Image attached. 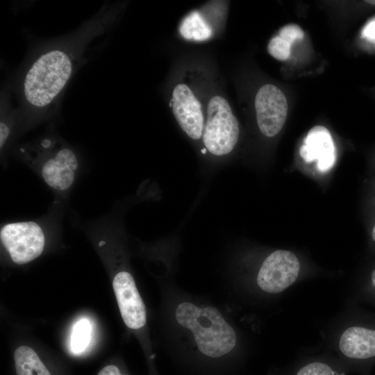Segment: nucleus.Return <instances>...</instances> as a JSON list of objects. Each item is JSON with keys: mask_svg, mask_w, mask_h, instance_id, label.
<instances>
[{"mask_svg": "<svg viewBox=\"0 0 375 375\" xmlns=\"http://www.w3.org/2000/svg\"><path fill=\"white\" fill-rule=\"evenodd\" d=\"M285 95L277 86H262L255 97V110L258 126L267 137L276 135L282 129L288 114Z\"/></svg>", "mask_w": 375, "mask_h": 375, "instance_id": "6", "label": "nucleus"}, {"mask_svg": "<svg viewBox=\"0 0 375 375\" xmlns=\"http://www.w3.org/2000/svg\"><path fill=\"white\" fill-rule=\"evenodd\" d=\"M371 239H372V241L375 243V223L374 224V225L372 226V230H371Z\"/></svg>", "mask_w": 375, "mask_h": 375, "instance_id": "19", "label": "nucleus"}, {"mask_svg": "<svg viewBox=\"0 0 375 375\" xmlns=\"http://www.w3.org/2000/svg\"><path fill=\"white\" fill-rule=\"evenodd\" d=\"M299 154L306 162L315 161L319 171L330 170L335 164L336 153L329 131L323 126H313L305 138Z\"/></svg>", "mask_w": 375, "mask_h": 375, "instance_id": "9", "label": "nucleus"}, {"mask_svg": "<svg viewBox=\"0 0 375 375\" xmlns=\"http://www.w3.org/2000/svg\"><path fill=\"white\" fill-rule=\"evenodd\" d=\"M171 105L174 116L185 134L194 140L202 138L205 122L201 106L186 84L181 83L175 85Z\"/></svg>", "mask_w": 375, "mask_h": 375, "instance_id": "7", "label": "nucleus"}, {"mask_svg": "<svg viewBox=\"0 0 375 375\" xmlns=\"http://www.w3.org/2000/svg\"><path fill=\"white\" fill-rule=\"evenodd\" d=\"M78 167V161L75 153L69 148L62 147L44 161L42 176L49 186L64 191L73 184Z\"/></svg>", "mask_w": 375, "mask_h": 375, "instance_id": "10", "label": "nucleus"}, {"mask_svg": "<svg viewBox=\"0 0 375 375\" xmlns=\"http://www.w3.org/2000/svg\"><path fill=\"white\" fill-rule=\"evenodd\" d=\"M370 290L375 292V267L372 270L369 275Z\"/></svg>", "mask_w": 375, "mask_h": 375, "instance_id": "18", "label": "nucleus"}, {"mask_svg": "<svg viewBox=\"0 0 375 375\" xmlns=\"http://www.w3.org/2000/svg\"><path fill=\"white\" fill-rule=\"evenodd\" d=\"M17 375H51L35 351L29 347H19L14 353Z\"/></svg>", "mask_w": 375, "mask_h": 375, "instance_id": "13", "label": "nucleus"}, {"mask_svg": "<svg viewBox=\"0 0 375 375\" xmlns=\"http://www.w3.org/2000/svg\"><path fill=\"white\" fill-rule=\"evenodd\" d=\"M175 315L177 322L192 332L202 353L217 358L228 353L235 346L236 333L217 308H199L183 302L177 306Z\"/></svg>", "mask_w": 375, "mask_h": 375, "instance_id": "2", "label": "nucleus"}, {"mask_svg": "<svg viewBox=\"0 0 375 375\" xmlns=\"http://www.w3.org/2000/svg\"><path fill=\"white\" fill-rule=\"evenodd\" d=\"M365 2L369 4L375 5V0H371V1L367 0V1H365Z\"/></svg>", "mask_w": 375, "mask_h": 375, "instance_id": "20", "label": "nucleus"}, {"mask_svg": "<svg viewBox=\"0 0 375 375\" xmlns=\"http://www.w3.org/2000/svg\"><path fill=\"white\" fill-rule=\"evenodd\" d=\"M91 332V324L87 319H81L75 324L70 339V348L74 353H81L87 348Z\"/></svg>", "mask_w": 375, "mask_h": 375, "instance_id": "15", "label": "nucleus"}, {"mask_svg": "<svg viewBox=\"0 0 375 375\" xmlns=\"http://www.w3.org/2000/svg\"><path fill=\"white\" fill-rule=\"evenodd\" d=\"M297 375H335V374L328 365L315 362L303 367Z\"/></svg>", "mask_w": 375, "mask_h": 375, "instance_id": "16", "label": "nucleus"}, {"mask_svg": "<svg viewBox=\"0 0 375 375\" xmlns=\"http://www.w3.org/2000/svg\"><path fill=\"white\" fill-rule=\"evenodd\" d=\"M339 347L347 357L359 360L375 358V326H353L342 334Z\"/></svg>", "mask_w": 375, "mask_h": 375, "instance_id": "11", "label": "nucleus"}, {"mask_svg": "<svg viewBox=\"0 0 375 375\" xmlns=\"http://www.w3.org/2000/svg\"><path fill=\"white\" fill-rule=\"evenodd\" d=\"M117 8L104 6L75 31L33 49L14 83L19 115L42 117L57 109L73 75L87 60L92 42L116 20Z\"/></svg>", "mask_w": 375, "mask_h": 375, "instance_id": "1", "label": "nucleus"}, {"mask_svg": "<svg viewBox=\"0 0 375 375\" xmlns=\"http://www.w3.org/2000/svg\"><path fill=\"white\" fill-rule=\"evenodd\" d=\"M112 287L125 324L132 329L142 327L147 321L146 308L132 275L127 272H118Z\"/></svg>", "mask_w": 375, "mask_h": 375, "instance_id": "8", "label": "nucleus"}, {"mask_svg": "<svg viewBox=\"0 0 375 375\" xmlns=\"http://www.w3.org/2000/svg\"><path fill=\"white\" fill-rule=\"evenodd\" d=\"M304 33L295 24L283 26L278 34L272 38L267 44V51L270 56L280 61L288 60L290 56L292 44L296 40H302Z\"/></svg>", "mask_w": 375, "mask_h": 375, "instance_id": "12", "label": "nucleus"}, {"mask_svg": "<svg viewBox=\"0 0 375 375\" xmlns=\"http://www.w3.org/2000/svg\"><path fill=\"white\" fill-rule=\"evenodd\" d=\"M299 269V261L292 252L278 249L263 261L258 274L257 283L266 292L279 293L297 280Z\"/></svg>", "mask_w": 375, "mask_h": 375, "instance_id": "5", "label": "nucleus"}, {"mask_svg": "<svg viewBox=\"0 0 375 375\" xmlns=\"http://www.w3.org/2000/svg\"><path fill=\"white\" fill-rule=\"evenodd\" d=\"M239 133L238 119L227 100L212 97L208 103L202 136L206 149L214 156L227 155L236 145Z\"/></svg>", "mask_w": 375, "mask_h": 375, "instance_id": "3", "label": "nucleus"}, {"mask_svg": "<svg viewBox=\"0 0 375 375\" xmlns=\"http://www.w3.org/2000/svg\"><path fill=\"white\" fill-rule=\"evenodd\" d=\"M98 375H124L120 373L119 369L115 365H108L103 367Z\"/></svg>", "mask_w": 375, "mask_h": 375, "instance_id": "17", "label": "nucleus"}, {"mask_svg": "<svg viewBox=\"0 0 375 375\" xmlns=\"http://www.w3.org/2000/svg\"><path fill=\"white\" fill-rule=\"evenodd\" d=\"M181 35L190 40L203 41L212 35V29L202 16L197 11L187 15L180 28Z\"/></svg>", "mask_w": 375, "mask_h": 375, "instance_id": "14", "label": "nucleus"}, {"mask_svg": "<svg viewBox=\"0 0 375 375\" xmlns=\"http://www.w3.org/2000/svg\"><path fill=\"white\" fill-rule=\"evenodd\" d=\"M0 238L11 260L17 265L28 263L38 258L45 242L42 229L33 222L6 224L1 229Z\"/></svg>", "mask_w": 375, "mask_h": 375, "instance_id": "4", "label": "nucleus"}]
</instances>
